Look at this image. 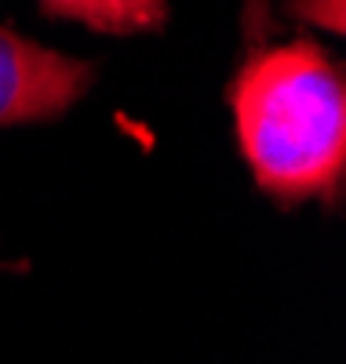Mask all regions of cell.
<instances>
[{"label": "cell", "mask_w": 346, "mask_h": 364, "mask_svg": "<svg viewBox=\"0 0 346 364\" xmlns=\"http://www.w3.org/2000/svg\"><path fill=\"white\" fill-rule=\"evenodd\" d=\"M95 70L0 26V124L48 120L73 106Z\"/></svg>", "instance_id": "2"}, {"label": "cell", "mask_w": 346, "mask_h": 364, "mask_svg": "<svg viewBox=\"0 0 346 364\" xmlns=\"http://www.w3.org/2000/svg\"><path fill=\"white\" fill-rule=\"evenodd\" d=\"M41 8L103 33H139V29H161L168 0H41Z\"/></svg>", "instance_id": "3"}, {"label": "cell", "mask_w": 346, "mask_h": 364, "mask_svg": "<svg viewBox=\"0 0 346 364\" xmlns=\"http://www.w3.org/2000/svg\"><path fill=\"white\" fill-rule=\"evenodd\" d=\"M234 120L259 190L299 204L335 197L346 171V87L310 41L256 51L234 87Z\"/></svg>", "instance_id": "1"}, {"label": "cell", "mask_w": 346, "mask_h": 364, "mask_svg": "<svg viewBox=\"0 0 346 364\" xmlns=\"http://www.w3.org/2000/svg\"><path fill=\"white\" fill-rule=\"evenodd\" d=\"M295 11L306 15V18H313V26L342 29V0H299Z\"/></svg>", "instance_id": "4"}]
</instances>
